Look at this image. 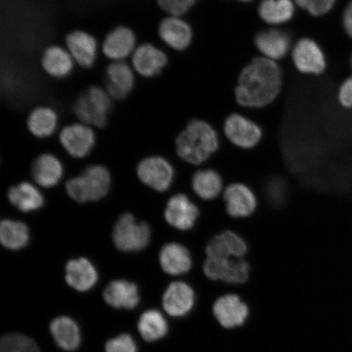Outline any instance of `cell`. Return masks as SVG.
<instances>
[{
	"label": "cell",
	"mask_w": 352,
	"mask_h": 352,
	"mask_svg": "<svg viewBox=\"0 0 352 352\" xmlns=\"http://www.w3.org/2000/svg\"><path fill=\"white\" fill-rule=\"evenodd\" d=\"M283 87V74L276 61L258 57L242 69L236 87L237 103L259 109L274 102Z\"/></svg>",
	"instance_id": "cell-1"
},
{
	"label": "cell",
	"mask_w": 352,
	"mask_h": 352,
	"mask_svg": "<svg viewBox=\"0 0 352 352\" xmlns=\"http://www.w3.org/2000/svg\"><path fill=\"white\" fill-rule=\"evenodd\" d=\"M219 131L208 122L192 120L176 135L175 152L180 161L193 167L205 166L221 147Z\"/></svg>",
	"instance_id": "cell-2"
},
{
	"label": "cell",
	"mask_w": 352,
	"mask_h": 352,
	"mask_svg": "<svg viewBox=\"0 0 352 352\" xmlns=\"http://www.w3.org/2000/svg\"><path fill=\"white\" fill-rule=\"evenodd\" d=\"M113 100L103 86L91 85L74 100L72 111L78 122L103 129L107 125Z\"/></svg>",
	"instance_id": "cell-3"
},
{
	"label": "cell",
	"mask_w": 352,
	"mask_h": 352,
	"mask_svg": "<svg viewBox=\"0 0 352 352\" xmlns=\"http://www.w3.org/2000/svg\"><path fill=\"white\" fill-rule=\"evenodd\" d=\"M110 174L103 166L87 167L78 177L66 183V191L74 201L85 204L99 201L107 195L109 190Z\"/></svg>",
	"instance_id": "cell-4"
},
{
	"label": "cell",
	"mask_w": 352,
	"mask_h": 352,
	"mask_svg": "<svg viewBox=\"0 0 352 352\" xmlns=\"http://www.w3.org/2000/svg\"><path fill=\"white\" fill-rule=\"evenodd\" d=\"M202 270L206 278L233 289L248 283L250 276V265L246 258L206 257Z\"/></svg>",
	"instance_id": "cell-5"
},
{
	"label": "cell",
	"mask_w": 352,
	"mask_h": 352,
	"mask_svg": "<svg viewBox=\"0 0 352 352\" xmlns=\"http://www.w3.org/2000/svg\"><path fill=\"white\" fill-rule=\"evenodd\" d=\"M164 215L166 223L173 230L188 232L199 221L201 208L195 197L186 192H175L166 201Z\"/></svg>",
	"instance_id": "cell-6"
},
{
	"label": "cell",
	"mask_w": 352,
	"mask_h": 352,
	"mask_svg": "<svg viewBox=\"0 0 352 352\" xmlns=\"http://www.w3.org/2000/svg\"><path fill=\"white\" fill-rule=\"evenodd\" d=\"M151 240V227L147 223L136 222L131 214H122L114 226L113 243L121 252H140L146 248Z\"/></svg>",
	"instance_id": "cell-7"
},
{
	"label": "cell",
	"mask_w": 352,
	"mask_h": 352,
	"mask_svg": "<svg viewBox=\"0 0 352 352\" xmlns=\"http://www.w3.org/2000/svg\"><path fill=\"white\" fill-rule=\"evenodd\" d=\"M226 142L241 151H249L257 148L263 139V131L258 123L241 114L228 116L223 125Z\"/></svg>",
	"instance_id": "cell-8"
},
{
	"label": "cell",
	"mask_w": 352,
	"mask_h": 352,
	"mask_svg": "<svg viewBox=\"0 0 352 352\" xmlns=\"http://www.w3.org/2000/svg\"><path fill=\"white\" fill-rule=\"evenodd\" d=\"M221 198L227 214L233 219L252 217L258 208L256 192L245 183L228 184L224 188Z\"/></svg>",
	"instance_id": "cell-9"
},
{
	"label": "cell",
	"mask_w": 352,
	"mask_h": 352,
	"mask_svg": "<svg viewBox=\"0 0 352 352\" xmlns=\"http://www.w3.org/2000/svg\"><path fill=\"white\" fill-rule=\"evenodd\" d=\"M138 174L144 184L160 192L169 191L176 177L174 165L162 156L144 158L138 165Z\"/></svg>",
	"instance_id": "cell-10"
},
{
	"label": "cell",
	"mask_w": 352,
	"mask_h": 352,
	"mask_svg": "<svg viewBox=\"0 0 352 352\" xmlns=\"http://www.w3.org/2000/svg\"><path fill=\"white\" fill-rule=\"evenodd\" d=\"M138 35L126 25H118L105 34L100 45L101 54L113 61H126L138 47Z\"/></svg>",
	"instance_id": "cell-11"
},
{
	"label": "cell",
	"mask_w": 352,
	"mask_h": 352,
	"mask_svg": "<svg viewBox=\"0 0 352 352\" xmlns=\"http://www.w3.org/2000/svg\"><path fill=\"white\" fill-rule=\"evenodd\" d=\"M130 64L138 76L151 79L160 76L168 65L166 52L151 42L138 44Z\"/></svg>",
	"instance_id": "cell-12"
},
{
	"label": "cell",
	"mask_w": 352,
	"mask_h": 352,
	"mask_svg": "<svg viewBox=\"0 0 352 352\" xmlns=\"http://www.w3.org/2000/svg\"><path fill=\"white\" fill-rule=\"evenodd\" d=\"M65 47L79 67H94L99 54V43L95 35L87 30L76 29L66 34Z\"/></svg>",
	"instance_id": "cell-13"
},
{
	"label": "cell",
	"mask_w": 352,
	"mask_h": 352,
	"mask_svg": "<svg viewBox=\"0 0 352 352\" xmlns=\"http://www.w3.org/2000/svg\"><path fill=\"white\" fill-rule=\"evenodd\" d=\"M134 69L126 61H113L104 70V89L113 101L124 100L136 85Z\"/></svg>",
	"instance_id": "cell-14"
},
{
	"label": "cell",
	"mask_w": 352,
	"mask_h": 352,
	"mask_svg": "<svg viewBox=\"0 0 352 352\" xmlns=\"http://www.w3.org/2000/svg\"><path fill=\"white\" fill-rule=\"evenodd\" d=\"M160 264L166 275L188 276L195 267V258L186 245L180 241H170L161 248Z\"/></svg>",
	"instance_id": "cell-15"
},
{
	"label": "cell",
	"mask_w": 352,
	"mask_h": 352,
	"mask_svg": "<svg viewBox=\"0 0 352 352\" xmlns=\"http://www.w3.org/2000/svg\"><path fill=\"white\" fill-rule=\"evenodd\" d=\"M215 319L226 329L241 327L249 316V306L239 294L228 292L221 294L212 305Z\"/></svg>",
	"instance_id": "cell-16"
},
{
	"label": "cell",
	"mask_w": 352,
	"mask_h": 352,
	"mask_svg": "<svg viewBox=\"0 0 352 352\" xmlns=\"http://www.w3.org/2000/svg\"><path fill=\"white\" fill-rule=\"evenodd\" d=\"M197 292L192 285L186 280H174L167 285L162 296V306L167 314L182 318L195 307Z\"/></svg>",
	"instance_id": "cell-17"
},
{
	"label": "cell",
	"mask_w": 352,
	"mask_h": 352,
	"mask_svg": "<svg viewBox=\"0 0 352 352\" xmlns=\"http://www.w3.org/2000/svg\"><path fill=\"white\" fill-rule=\"evenodd\" d=\"M59 140L69 155L82 158L95 146L96 134L92 126L78 122L65 126L60 132Z\"/></svg>",
	"instance_id": "cell-18"
},
{
	"label": "cell",
	"mask_w": 352,
	"mask_h": 352,
	"mask_svg": "<svg viewBox=\"0 0 352 352\" xmlns=\"http://www.w3.org/2000/svg\"><path fill=\"white\" fill-rule=\"evenodd\" d=\"M226 183L219 171L213 167H197L191 179L192 197L202 202H210L222 197Z\"/></svg>",
	"instance_id": "cell-19"
},
{
	"label": "cell",
	"mask_w": 352,
	"mask_h": 352,
	"mask_svg": "<svg viewBox=\"0 0 352 352\" xmlns=\"http://www.w3.org/2000/svg\"><path fill=\"white\" fill-rule=\"evenodd\" d=\"M249 252L248 242L239 232L226 230L211 237L206 248V257L243 258Z\"/></svg>",
	"instance_id": "cell-20"
},
{
	"label": "cell",
	"mask_w": 352,
	"mask_h": 352,
	"mask_svg": "<svg viewBox=\"0 0 352 352\" xmlns=\"http://www.w3.org/2000/svg\"><path fill=\"white\" fill-rule=\"evenodd\" d=\"M158 37L175 51L186 50L192 41V30L183 16L166 15L157 25Z\"/></svg>",
	"instance_id": "cell-21"
},
{
	"label": "cell",
	"mask_w": 352,
	"mask_h": 352,
	"mask_svg": "<svg viewBox=\"0 0 352 352\" xmlns=\"http://www.w3.org/2000/svg\"><path fill=\"white\" fill-rule=\"evenodd\" d=\"M293 63L299 72L319 76L327 68V60L322 50L314 41L302 38L294 46Z\"/></svg>",
	"instance_id": "cell-22"
},
{
	"label": "cell",
	"mask_w": 352,
	"mask_h": 352,
	"mask_svg": "<svg viewBox=\"0 0 352 352\" xmlns=\"http://www.w3.org/2000/svg\"><path fill=\"white\" fill-rule=\"evenodd\" d=\"M41 65L48 77L59 80L72 76L76 64L65 47L51 44L42 52Z\"/></svg>",
	"instance_id": "cell-23"
},
{
	"label": "cell",
	"mask_w": 352,
	"mask_h": 352,
	"mask_svg": "<svg viewBox=\"0 0 352 352\" xmlns=\"http://www.w3.org/2000/svg\"><path fill=\"white\" fill-rule=\"evenodd\" d=\"M105 302L118 309H134L140 302L138 285L126 280H116L110 283L103 292Z\"/></svg>",
	"instance_id": "cell-24"
},
{
	"label": "cell",
	"mask_w": 352,
	"mask_h": 352,
	"mask_svg": "<svg viewBox=\"0 0 352 352\" xmlns=\"http://www.w3.org/2000/svg\"><path fill=\"white\" fill-rule=\"evenodd\" d=\"M255 45L267 59H283L290 47L289 34L278 29H270L259 32L255 37Z\"/></svg>",
	"instance_id": "cell-25"
},
{
	"label": "cell",
	"mask_w": 352,
	"mask_h": 352,
	"mask_svg": "<svg viewBox=\"0 0 352 352\" xmlns=\"http://www.w3.org/2000/svg\"><path fill=\"white\" fill-rule=\"evenodd\" d=\"M65 274L66 283L79 292L94 288L98 280V271L85 258L69 261L66 264Z\"/></svg>",
	"instance_id": "cell-26"
},
{
	"label": "cell",
	"mask_w": 352,
	"mask_h": 352,
	"mask_svg": "<svg viewBox=\"0 0 352 352\" xmlns=\"http://www.w3.org/2000/svg\"><path fill=\"white\" fill-rule=\"evenodd\" d=\"M59 124L56 110L50 105H38L30 112L26 126L30 134L37 138H47L54 135Z\"/></svg>",
	"instance_id": "cell-27"
},
{
	"label": "cell",
	"mask_w": 352,
	"mask_h": 352,
	"mask_svg": "<svg viewBox=\"0 0 352 352\" xmlns=\"http://www.w3.org/2000/svg\"><path fill=\"white\" fill-rule=\"evenodd\" d=\"M50 332L56 344L65 351H74L81 343V333L78 324L68 316H58L52 320Z\"/></svg>",
	"instance_id": "cell-28"
},
{
	"label": "cell",
	"mask_w": 352,
	"mask_h": 352,
	"mask_svg": "<svg viewBox=\"0 0 352 352\" xmlns=\"http://www.w3.org/2000/svg\"><path fill=\"white\" fill-rule=\"evenodd\" d=\"M63 167L58 158L50 153H44L35 160L32 175L35 182L44 188H51L60 182Z\"/></svg>",
	"instance_id": "cell-29"
},
{
	"label": "cell",
	"mask_w": 352,
	"mask_h": 352,
	"mask_svg": "<svg viewBox=\"0 0 352 352\" xmlns=\"http://www.w3.org/2000/svg\"><path fill=\"white\" fill-rule=\"evenodd\" d=\"M8 196L11 204L22 212L41 209L44 204L41 192L28 182H22L10 188Z\"/></svg>",
	"instance_id": "cell-30"
},
{
	"label": "cell",
	"mask_w": 352,
	"mask_h": 352,
	"mask_svg": "<svg viewBox=\"0 0 352 352\" xmlns=\"http://www.w3.org/2000/svg\"><path fill=\"white\" fill-rule=\"evenodd\" d=\"M138 329L144 340L153 342L166 336L168 333V324L160 311L151 309L145 311L140 316Z\"/></svg>",
	"instance_id": "cell-31"
},
{
	"label": "cell",
	"mask_w": 352,
	"mask_h": 352,
	"mask_svg": "<svg viewBox=\"0 0 352 352\" xmlns=\"http://www.w3.org/2000/svg\"><path fill=\"white\" fill-rule=\"evenodd\" d=\"M296 12L292 0H263L258 7L261 19L270 25H280L292 20Z\"/></svg>",
	"instance_id": "cell-32"
},
{
	"label": "cell",
	"mask_w": 352,
	"mask_h": 352,
	"mask_svg": "<svg viewBox=\"0 0 352 352\" xmlns=\"http://www.w3.org/2000/svg\"><path fill=\"white\" fill-rule=\"evenodd\" d=\"M30 240L29 228L24 223L6 219L0 226V241L4 248L12 250L24 248Z\"/></svg>",
	"instance_id": "cell-33"
},
{
	"label": "cell",
	"mask_w": 352,
	"mask_h": 352,
	"mask_svg": "<svg viewBox=\"0 0 352 352\" xmlns=\"http://www.w3.org/2000/svg\"><path fill=\"white\" fill-rule=\"evenodd\" d=\"M0 352H41L32 338L22 333H8L0 341Z\"/></svg>",
	"instance_id": "cell-34"
},
{
	"label": "cell",
	"mask_w": 352,
	"mask_h": 352,
	"mask_svg": "<svg viewBox=\"0 0 352 352\" xmlns=\"http://www.w3.org/2000/svg\"><path fill=\"white\" fill-rule=\"evenodd\" d=\"M158 8L168 16H183L195 6L197 0H156Z\"/></svg>",
	"instance_id": "cell-35"
},
{
	"label": "cell",
	"mask_w": 352,
	"mask_h": 352,
	"mask_svg": "<svg viewBox=\"0 0 352 352\" xmlns=\"http://www.w3.org/2000/svg\"><path fill=\"white\" fill-rule=\"evenodd\" d=\"M294 2L311 15L321 16L332 10L336 0H294Z\"/></svg>",
	"instance_id": "cell-36"
},
{
	"label": "cell",
	"mask_w": 352,
	"mask_h": 352,
	"mask_svg": "<svg viewBox=\"0 0 352 352\" xmlns=\"http://www.w3.org/2000/svg\"><path fill=\"white\" fill-rule=\"evenodd\" d=\"M105 352H138V345L129 333H122L116 338H110L105 343Z\"/></svg>",
	"instance_id": "cell-37"
},
{
	"label": "cell",
	"mask_w": 352,
	"mask_h": 352,
	"mask_svg": "<svg viewBox=\"0 0 352 352\" xmlns=\"http://www.w3.org/2000/svg\"><path fill=\"white\" fill-rule=\"evenodd\" d=\"M338 100L342 107L352 108V77L347 78L341 85L338 91Z\"/></svg>",
	"instance_id": "cell-38"
},
{
	"label": "cell",
	"mask_w": 352,
	"mask_h": 352,
	"mask_svg": "<svg viewBox=\"0 0 352 352\" xmlns=\"http://www.w3.org/2000/svg\"><path fill=\"white\" fill-rule=\"evenodd\" d=\"M342 22L346 33L352 38V2L345 8L344 13H343Z\"/></svg>",
	"instance_id": "cell-39"
},
{
	"label": "cell",
	"mask_w": 352,
	"mask_h": 352,
	"mask_svg": "<svg viewBox=\"0 0 352 352\" xmlns=\"http://www.w3.org/2000/svg\"><path fill=\"white\" fill-rule=\"evenodd\" d=\"M239 1L244 2V3H248V2L253 1V0H239Z\"/></svg>",
	"instance_id": "cell-40"
},
{
	"label": "cell",
	"mask_w": 352,
	"mask_h": 352,
	"mask_svg": "<svg viewBox=\"0 0 352 352\" xmlns=\"http://www.w3.org/2000/svg\"><path fill=\"white\" fill-rule=\"evenodd\" d=\"M351 67H352V56H351Z\"/></svg>",
	"instance_id": "cell-41"
}]
</instances>
